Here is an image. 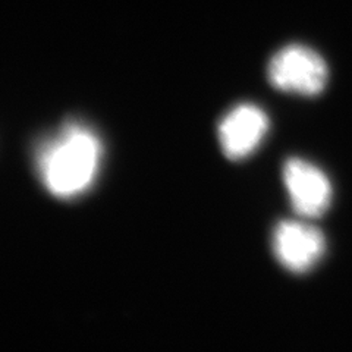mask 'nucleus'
Returning a JSON list of instances; mask_svg holds the SVG:
<instances>
[{"mask_svg":"<svg viewBox=\"0 0 352 352\" xmlns=\"http://www.w3.org/2000/svg\"><path fill=\"white\" fill-rule=\"evenodd\" d=\"M103 156L94 132L78 122L63 125L37 153V170L44 186L58 198H75L93 185Z\"/></svg>","mask_w":352,"mask_h":352,"instance_id":"f257e3e1","label":"nucleus"},{"mask_svg":"<svg viewBox=\"0 0 352 352\" xmlns=\"http://www.w3.org/2000/svg\"><path fill=\"white\" fill-rule=\"evenodd\" d=\"M272 250L282 267L294 274H304L324 256L326 239L314 225L282 220L273 229Z\"/></svg>","mask_w":352,"mask_h":352,"instance_id":"7ed1b4c3","label":"nucleus"},{"mask_svg":"<svg viewBox=\"0 0 352 352\" xmlns=\"http://www.w3.org/2000/svg\"><path fill=\"white\" fill-rule=\"evenodd\" d=\"M269 116L252 103H241L220 119L217 137L225 157L239 162L248 157L260 146L269 132Z\"/></svg>","mask_w":352,"mask_h":352,"instance_id":"39448f33","label":"nucleus"},{"mask_svg":"<svg viewBox=\"0 0 352 352\" xmlns=\"http://www.w3.org/2000/svg\"><path fill=\"white\" fill-rule=\"evenodd\" d=\"M267 78L279 91L317 97L327 85L329 68L316 50L302 44H289L273 54L267 66Z\"/></svg>","mask_w":352,"mask_h":352,"instance_id":"f03ea898","label":"nucleus"},{"mask_svg":"<svg viewBox=\"0 0 352 352\" xmlns=\"http://www.w3.org/2000/svg\"><path fill=\"white\" fill-rule=\"evenodd\" d=\"M283 181L296 214L317 219L327 212L332 201V184L316 164L289 157L283 164Z\"/></svg>","mask_w":352,"mask_h":352,"instance_id":"20e7f679","label":"nucleus"}]
</instances>
